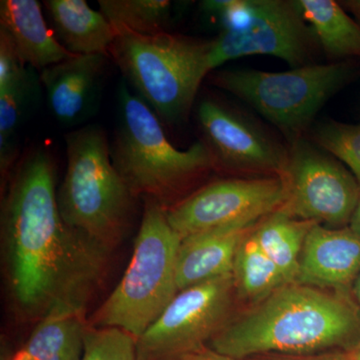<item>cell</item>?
Instances as JSON below:
<instances>
[{
    "label": "cell",
    "instance_id": "1",
    "mask_svg": "<svg viewBox=\"0 0 360 360\" xmlns=\"http://www.w3.org/2000/svg\"><path fill=\"white\" fill-rule=\"evenodd\" d=\"M8 179L2 224L14 300L28 314L56 304L84 309L110 250L63 221L49 149L20 156Z\"/></svg>",
    "mask_w": 360,
    "mask_h": 360
},
{
    "label": "cell",
    "instance_id": "2",
    "mask_svg": "<svg viewBox=\"0 0 360 360\" xmlns=\"http://www.w3.org/2000/svg\"><path fill=\"white\" fill-rule=\"evenodd\" d=\"M360 341V310L352 293L284 284L219 329L207 347L238 359L343 350Z\"/></svg>",
    "mask_w": 360,
    "mask_h": 360
},
{
    "label": "cell",
    "instance_id": "3",
    "mask_svg": "<svg viewBox=\"0 0 360 360\" xmlns=\"http://www.w3.org/2000/svg\"><path fill=\"white\" fill-rule=\"evenodd\" d=\"M68 165L58 193L59 212L68 227L110 250L131 217L135 194L111 158L105 132L86 125L65 135Z\"/></svg>",
    "mask_w": 360,
    "mask_h": 360
},
{
    "label": "cell",
    "instance_id": "4",
    "mask_svg": "<svg viewBox=\"0 0 360 360\" xmlns=\"http://www.w3.org/2000/svg\"><path fill=\"white\" fill-rule=\"evenodd\" d=\"M118 115L111 158L135 195L162 205L215 165L205 141L186 150L174 148L162 122L125 82L118 89Z\"/></svg>",
    "mask_w": 360,
    "mask_h": 360
},
{
    "label": "cell",
    "instance_id": "5",
    "mask_svg": "<svg viewBox=\"0 0 360 360\" xmlns=\"http://www.w3.org/2000/svg\"><path fill=\"white\" fill-rule=\"evenodd\" d=\"M110 56L142 101L161 122L177 124L193 108L210 72L212 41L172 32L141 35L115 30Z\"/></svg>",
    "mask_w": 360,
    "mask_h": 360
},
{
    "label": "cell",
    "instance_id": "6",
    "mask_svg": "<svg viewBox=\"0 0 360 360\" xmlns=\"http://www.w3.org/2000/svg\"><path fill=\"white\" fill-rule=\"evenodd\" d=\"M181 238L167 210L146 198L134 255L122 281L92 317L96 328H118L139 340L179 293L177 255Z\"/></svg>",
    "mask_w": 360,
    "mask_h": 360
},
{
    "label": "cell",
    "instance_id": "7",
    "mask_svg": "<svg viewBox=\"0 0 360 360\" xmlns=\"http://www.w3.org/2000/svg\"><path fill=\"white\" fill-rule=\"evenodd\" d=\"M350 75L352 68L338 63L304 65L285 72L222 70L212 84L250 104L295 141Z\"/></svg>",
    "mask_w": 360,
    "mask_h": 360
},
{
    "label": "cell",
    "instance_id": "8",
    "mask_svg": "<svg viewBox=\"0 0 360 360\" xmlns=\"http://www.w3.org/2000/svg\"><path fill=\"white\" fill-rule=\"evenodd\" d=\"M314 37L296 1L246 0L243 22L212 40L208 63L213 70L233 59L262 54L302 68L309 65Z\"/></svg>",
    "mask_w": 360,
    "mask_h": 360
},
{
    "label": "cell",
    "instance_id": "9",
    "mask_svg": "<svg viewBox=\"0 0 360 360\" xmlns=\"http://www.w3.org/2000/svg\"><path fill=\"white\" fill-rule=\"evenodd\" d=\"M233 274L180 290L137 340L139 360H158L203 347L229 321Z\"/></svg>",
    "mask_w": 360,
    "mask_h": 360
},
{
    "label": "cell",
    "instance_id": "10",
    "mask_svg": "<svg viewBox=\"0 0 360 360\" xmlns=\"http://www.w3.org/2000/svg\"><path fill=\"white\" fill-rule=\"evenodd\" d=\"M283 176L288 186L283 206L293 217L333 229L349 224L360 186L338 160L298 139L288 153Z\"/></svg>",
    "mask_w": 360,
    "mask_h": 360
},
{
    "label": "cell",
    "instance_id": "11",
    "mask_svg": "<svg viewBox=\"0 0 360 360\" xmlns=\"http://www.w3.org/2000/svg\"><path fill=\"white\" fill-rule=\"evenodd\" d=\"M288 186L283 175L212 182L167 210V220L180 238L215 227L257 224L283 207Z\"/></svg>",
    "mask_w": 360,
    "mask_h": 360
},
{
    "label": "cell",
    "instance_id": "12",
    "mask_svg": "<svg viewBox=\"0 0 360 360\" xmlns=\"http://www.w3.org/2000/svg\"><path fill=\"white\" fill-rule=\"evenodd\" d=\"M198 120L215 165L278 175L285 172L288 153L222 104L203 101L198 106Z\"/></svg>",
    "mask_w": 360,
    "mask_h": 360
},
{
    "label": "cell",
    "instance_id": "13",
    "mask_svg": "<svg viewBox=\"0 0 360 360\" xmlns=\"http://www.w3.org/2000/svg\"><path fill=\"white\" fill-rule=\"evenodd\" d=\"M108 58L73 56L40 71L49 110L61 125L77 127L97 110Z\"/></svg>",
    "mask_w": 360,
    "mask_h": 360
},
{
    "label": "cell",
    "instance_id": "14",
    "mask_svg": "<svg viewBox=\"0 0 360 360\" xmlns=\"http://www.w3.org/2000/svg\"><path fill=\"white\" fill-rule=\"evenodd\" d=\"M360 274V236L349 227L315 224L303 245L295 283L352 292Z\"/></svg>",
    "mask_w": 360,
    "mask_h": 360
},
{
    "label": "cell",
    "instance_id": "15",
    "mask_svg": "<svg viewBox=\"0 0 360 360\" xmlns=\"http://www.w3.org/2000/svg\"><path fill=\"white\" fill-rule=\"evenodd\" d=\"M255 226L224 225L181 239L176 262L177 290L232 274L239 245Z\"/></svg>",
    "mask_w": 360,
    "mask_h": 360
},
{
    "label": "cell",
    "instance_id": "16",
    "mask_svg": "<svg viewBox=\"0 0 360 360\" xmlns=\"http://www.w3.org/2000/svg\"><path fill=\"white\" fill-rule=\"evenodd\" d=\"M0 30L15 47L23 65L41 71L71 58L47 25L37 0H1Z\"/></svg>",
    "mask_w": 360,
    "mask_h": 360
},
{
    "label": "cell",
    "instance_id": "17",
    "mask_svg": "<svg viewBox=\"0 0 360 360\" xmlns=\"http://www.w3.org/2000/svg\"><path fill=\"white\" fill-rule=\"evenodd\" d=\"M44 4L52 32L66 51L75 56H110L116 32L101 11L85 0H46Z\"/></svg>",
    "mask_w": 360,
    "mask_h": 360
},
{
    "label": "cell",
    "instance_id": "18",
    "mask_svg": "<svg viewBox=\"0 0 360 360\" xmlns=\"http://www.w3.org/2000/svg\"><path fill=\"white\" fill-rule=\"evenodd\" d=\"M84 314L68 305H52L11 360H80L87 328Z\"/></svg>",
    "mask_w": 360,
    "mask_h": 360
},
{
    "label": "cell",
    "instance_id": "19",
    "mask_svg": "<svg viewBox=\"0 0 360 360\" xmlns=\"http://www.w3.org/2000/svg\"><path fill=\"white\" fill-rule=\"evenodd\" d=\"M39 84L37 70L25 66L11 82L0 85V172L6 181L20 160L18 134L37 99Z\"/></svg>",
    "mask_w": 360,
    "mask_h": 360
},
{
    "label": "cell",
    "instance_id": "20",
    "mask_svg": "<svg viewBox=\"0 0 360 360\" xmlns=\"http://www.w3.org/2000/svg\"><path fill=\"white\" fill-rule=\"evenodd\" d=\"M316 222L297 219L284 206L264 217L252 233L281 270L286 283H295L307 234Z\"/></svg>",
    "mask_w": 360,
    "mask_h": 360
},
{
    "label": "cell",
    "instance_id": "21",
    "mask_svg": "<svg viewBox=\"0 0 360 360\" xmlns=\"http://www.w3.org/2000/svg\"><path fill=\"white\" fill-rule=\"evenodd\" d=\"M296 4L326 53L333 58L360 56V26L338 2L298 0Z\"/></svg>",
    "mask_w": 360,
    "mask_h": 360
},
{
    "label": "cell",
    "instance_id": "22",
    "mask_svg": "<svg viewBox=\"0 0 360 360\" xmlns=\"http://www.w3.org/2000/svg\"><path fill=\"white\" fill-rule=\"evenodd\" d=\"M252 231L239 245L232 274L236 292L243 300L257 304L288 283L262 250Z\"/></svg>",
    "mask_w": 360,
    "mask_h": 360
},
{
    "label": "cell",
    "instance_id": "23",
    "mask_svg": "<svg viewBox=\"0 0 360 360\" xmlns=\"http://www.w3.org/2000/svg\"><path fill=\"white\" fill-rule=\"evenodd\" d=\"M98 4L115 30L141 35L170 32L172 4L167 0H99Z\"/></svg>",
    "mask_w": 360,
    "mask_h": 360
},
{
    "label": "cell",
    "instance_id": "24",
    "mask_svg": "<svg viewBox=\"0 0 360 360\" xmlns=\"http://www.w3.org/2000/svg\"><path fill=\"white\" fill-rule=\"evenodd\" d=\"M80 360H139L137 338L122 328L87 326Z\"/></svg>",
    "mask_w": 360,
    "mask_h": 360
},
{
    "label": "cell",
    "instance_id": "25",
    "mask_svg": "<svg viewBox=\"0 0 360 360\" xmlns=\"http://www.w3.org/2000/svg\"><path fill=\"white\" fill-rule=\"evenodd\" d=\"M321 148L347 165L360 186V124L326 122L314 132Z\"/></svg>",
    "mask_w": 360,
    "mask_h": 360
},
{
    "label": "cell",
    "instance_id": "26",
    "mask_svg": "<svg viewBox=\"0 0 360 360\" xmlns=\"http://www.w3.org/2000/svg\"><path fill=\"white\" fill-rule=\"evenodd\" d=\"M158 360H248L238 359L234 357L227 356V355L219 354L215 352L207 345L194 348L188 352H181V354L170 355V356L163 357Z\"/></svg>",
    "mask_w": 360,
    "mask_h": 360
},
{
    "label": "cell",
    "instance_id": "27",
    "mask_svg": "<svg viewBox=\"0 0 360 360\" xmlns=\"http://www.w3.org/2000/svg\"><path fill=\"white\" fill-rule=\"evenodd\" d=\"M264 360H347V352L333 350L307 355H267Z\"/></svg>",
    "mask_w": 360,
    "mask_h": 360
},
{
    "label": "cell",
    "instance_id": "28",
    "mask_svg": "<svg viewBox=\"0 0 360 360\" xmlns=\"http://www.w3.org/2000/svg\"><path fill=\"white\" fill-rule=\"evenodd\" d=\"M348 227L360 236V198Z\"/></svg>",
    "mask_w": 360,
    "mask_h": 360
},
{
    "label": "cell",
    "instance_id": "29",
    "mask_svg": "<svg viewBox=\"0 0 360 360\" xmlns=\"http://www.w3.org/2000/svg\"><path fill=\"white\" fill-rule=\"evenodd\" d=\"M352 296L354 298V302L356 303L357 307L360 310V274L359 276L355 279L354 285L352 288Z\"/></svg>",
    "mask_w": 360,
    "mask_h": 360
},
{
    "label": "cell",
    "instance_id": "30",
    "mask_svg": "<svg viewBox=\"0 0 360 360\" xmlns=\"http://www.w3.org/2000/svg\"><path fill=\"white\" fill-rule=\"evenodd\" d=\"M345 6L352 11V13L356 16L360 20V0H355V1H345L343 2Z\"/></svg>",
    "mask_w": 360,
    "mask_h": 360
},
{
    "label": "cell",
    "instance_id": "31",
    "mask_svg": "<svg viewBox=\"0 0 360 360\" xmlns=\"http://www.w3.org/2000/svg\"><path fill=\"white\" fill-rule=\"evenodd\" d=\"M347 360H360V341L352 349L347 352Z\"/></svg>",
    "mask_w": 360,
    "mask_h": 360
}]
</instances>
